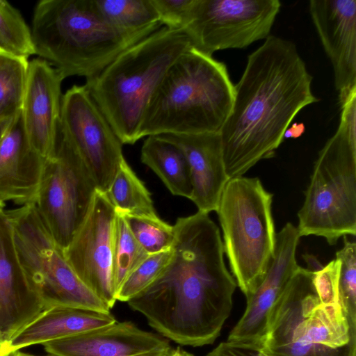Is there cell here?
I'll list each match as a JSON object with an SVG mask.
<instances>
[{
  "mask_svg": "<svg viewBox=\"0 0 356 356\" xmlns=\"http://www.w3.org/2000/svg\"><path fill=\"white\" fill-rule=\"evenodd\" d=\"M300 238L297 227L291 222L276 234L273 257L261 282L246 298L245 310L227 341L261 345L270 309L300 267L296 259Z\"/></svg>",
  "mask_w": 356,
  "mask_h": 356,
  "instance_id": "5bb4252c",
  "label": "cell"
},
{
  "mask_svg": "<svg viewBox=\"0 0 356 356\" xmlns=\"http://www.w3.org/2000/svg\"><path fill=\"white\" fill-rule=\"evenodd\" d=\"M44 310L40 297L19 259L12 226L0 214V332L8 342Z\"/></svg>",
  "mask_w": 356,
  "mask_h": 356,
  "instance_id": "e0dca14e",
  "label": "cell"
},
{
  "mask_svg": "<svg viewBox=\"0 0 356 356\" xmlns=\"http://www.w3.org/2000/svg\"><path fill=\"white\" fill-rule=\"evenodd\" d=\"M0 51L28 59L35 54L31 30L19 11L0 0Z\"/></svg>",
  "mask_w": 356,
  "mask_h": 356,
  "instance_id": "4316f807",
  "label": "cell"
},
{
  "mask_svg": "<svg viewBox=\"0 0 356 356\" xmlns=\"http://www.w3.org/2000/svg\"><path fill=\"white\" fill-rule=\"evenodd\" d=\"M273 197L258 177H234L225 185L216 210L224 254L246 298L261 282L274 255Z\"/></svg>",
  "mask_w": 356,
  "mask_h": 356,
  "instance_id": "ba28073f",
  "label": "cell"
},
{
  "mask_svg": "<svg viewBox=\"0 0 356 356\" xmlns=\"http://www.w3.org/2000/svg\"><path fill=\"white\" fill-rule=\"evenodd\" d=\"M116 319L110 312L69 307H54L42 311L8 342L10 352L35 344L76 335L112 324Z\"/></svg>",
  "mask_w": 356,
  "mask_h": 356,
  "instance_id": "44dd1931",
  "label": "cell"
},
{
  "mask_svg": "<svg viewBox=\"0 0 356 356\" xmlns=\"http://www.w3.org/2000/svg\"><path fill=\"white\" fill-rule=\"evenodd\" d=\"M305 260L307 261L308 268L307 269L316 272L323 268V266L312 255H305Z\"/></svg>",
  "mask_w": 356,
  "mask_h": 356,
  "instance_id": "836d02e7",
  "label": "cell"
},
{
  "mask_svg": "<svg viewBox=\"0 0 356 356\" xmlns=\"http://www.w3.org/2000/svg\"><path fill=\"white\" fill-rule=\"evenodd\" d=\"M54 356H129L170 346L167 339L128 321L45 342Z\"/></svg>",
  "mask_w": 356,
  "mask_h": 356,
  "instance_id": "ffe728a7",
  "label": "cell"
},
{
  "mask_svg": "<svg viewBox=\"0 0 356 356\" xmlns=\"http://www.w3.org/2000/svg\"><path fill=\"white\" fill-rule=\"evenodd\" d=\"M12 118L10 120H0V139L3 136L5 131L8 127Z\"/></svg>",
  "mask_w": 356,
  "mask_h": 356,
  "instance_id": "d590c367",
  "label": "cell"
},
{
  "mask_svg": "<svg viewBox=\"0 0 356 356\" xmlns=\"http://www.w3.org/2000/svg\"><path fill=\"white\" fill-rule=\"evenodd\" d=\"M106 193L116 211L136 216H158L149 191L125 159Z\"/></svg>",
  "mask_w": 356,
  "mask_h": 356,
  "instance_id": "603a6c76",
  "label": "cell"
},
{
  "mask_svg": "<svg viewBox=\"0 0 356 356\" xmlns=\"http://www.w3.org/2000/svg\"><path fill=\"white\" fill-rule=\"evenodd\" d=\"M29 62L0 51V120H10L21 111Z\"/></svg>",
  "mask_w": 356,
  "mask_h": 356,
  "instance_id": "d4e9b609",
  "label": "cell"
},
{
  "mask_svg": "<svg viewBox=\"0 0 356 356\" xmlns=\"http://www.w3.org/2000/svg\"><path fill=\"white\" fill-rule=\"evenodd\" d=\"M140 159L172 195L191 198L192 186L188 165L179 147L157 136H149L143 142Z\"/></svg>",
  "mask_w": 356,
  "mask_h": 356,
  "instance_id": "7402d4cb",
  "label": "cell"
},
{
  "mask_svg": "<svg viewBox=\"0 0 356 356\" xmlns=\"http://www.w3.org/2000/svg\"><path fill=\"white\" fill-rule=\"evenodd\" d=\"M190 47L184 30L163 26L86 80L85 86L122 145L140 139L153 95L170 66Z\"/></svg>",
  "mask_w": 356,
  "mask_h": 356,
  "instance_id": "5b68a950",
  "label": "cell"
},
{
  "mask_svg": "<svg viewBox=\"0 0 356 356\" xmlns=\"http://www.w3.org/2000/svg\"><path fill=\"white\" fill-rule=\"evenodd\" d=\"M5 204L4 202L0 201V214L4 211Z\"/></svg>",
  "mask_w": 356,
  "mask_h": 356,
  "instance_id": "ab89813d",
  "label": "cell"
},
{
  "mask_svg": "<svg viewBox=\"0 0 356 356\" xmlns=\"http://www.w3.org/2000/svg\"><path fill=\"white\" fill-rule=\"evenodd\" d=\"M172 350L173 348L171 346H169L165 348L153 350L129 356H171Z\"/></svg>",
  "mask_w": 356,
  "mask_h": 356,
  "instance_id": "d6a6232c",
  "label": "cell"
},
{
  "mask_svg": "<svg viewBox=\"0 0 356 356\" xmlns=\"http://www.w3.org/2000/svg\"><path fill=\"white\" fill-rule=\"evenodd\" d=\"M226 65L192 46L170 66L145 113L140 138L218 133L232 106Z\"/></svg>",
  "mask_w": 356,
  "mask_h": 356,
  "instance_id": "8992f818",
  "label": "cell"
},
{
  "mask_svg": "<svg viewBox=\"0 0 356 356\" xmlns=\"http://www.w3.org/2000/svg\"><path fill=\"white\" fill-rule=\"evenodd\" d=\"M119 212L123 216L134 238L149 254L172 248L175 239L173 225L168 224L158 216L150 217Z\"/></svg>",
  "mask_w": 356,
  "mask_h": 356,
  "instance_id": "83f0119b",
  "label": "cell"
},
{
  "mask_svg": "<svg viewBox=\"0 0 356 356\" xmlns=\"http://www.w3.org/2000/svg\"><path fill=\"white\" fill-rule=\"evenodd\" d=\"M96 190L83 161L58 128L55 151L45 161L34 204L63 251L85 220Z\"/></svg>",
  "mask_w": 356,
  "mask_h": 356,
  "instance_id": "30bf717a",
  "label": "cell"
},
{
  "mask_svg": "<svg viewBox=\"0 0 356 356\" xmlns=\"http://www.w3.org/2000/svg\"><path fill=\"white\" fill-rule=\"evenodd\" d=\"M172 248L149 254L126 278L115 294L116 300L127 302L151 284L168 264Z\"/></svg>",
  "mask_w": 356,
  "mask_h": 356,
  "instance_id": "f1b7e54d",
  "label": "cell"
},
{
  "mask_svg": "<svg viewBox=\"0 0 356 356\" xmlns=\"http://www.w3.org/2000/svg\"><path fill=\"white\" fill-rule=\"evenodd\" d=\"M179 356H194L193 354L188 353L180 348Z\"/></svg>",
  "mask_w": 356,
  "mask_h": 356,
  "instance_id": "74e56055",
  "label": "cell"
},
{
  "mask_svg": "<svg viewBox=\"0 0 356 356\" xmlns=\"http://www.w3.org/2000/svg\"><path fill=\"white\" fill-rule=\"evenodd\" d=\"M19 259L44 310L58 306L110 309L79 279L39 216L35 204L6 210Z\"/></svg>",
  "mask_w": 356,
  "mask_h": 356,
  "instance_id": "9c48e42d",
  "label": "cell"
},
{
  "mask_svg": "<svg viewBox=\"0 0 356 356\" xmlns=\"http://www.w3.org/2000/svg\"><path fill=\"white\" fill-rule=\"evenodd\" d=\"M172 254L157 277L127 302L180 345L211 344L232 309L236 282L224 261L219 228L208 213L178 218Z\"/></svg>",
  "mask_w": 356,
  "mask_h": 356,
  "instance_id": "6da1fadb",
  "label": "cell"
},
{
  "mask_svg": "<svg viewBox=\"0 0 356 356\" xmlns=\"http://www.w3.org/2000/svg\"><path fill=\"white\" fill-rule=\"evenodd\" d=\"M7 356H34V355H29V354H27V353H22V352H20L19 350H17V351H14V352L10 353Z\"/></svg>",
  "mask_w": 356,
  "mask_h": 356,
  "instance_id": "8d00e7d4",
  "label": "cell"
},
{
  "mask_svg": "<svg viewBox=\"0 0 356 356\" xmlns=\"http://www.w3.org/2000/svg\"><path fill=\"white\" fill-rule=\"evenodd\" d=\"M45 161L29 143L20 111L0 139V201L35 204Z\"/></svg>",
  "mask_w": 356,
  "mask_h": 356,
  "instance_id": "d6986e66",
  "label": "cell"
},
{
  "mask_svg": "<svg viewBox=\"0 0 356 356\" xmlns=\"http://www.w3.org/2000/svg\"><path fill=\"white\" fill-rule=\"evenodd\" d=\"M58 129L79 154L97 189L106 193L122 161V143L84 85L62 96Z\"/></svg>",
  "mask_w": 356,
  "mask_h": 356,
  "instance_id": "7c38bea8",
  "label": "cell"
},
{
  "mask_svg": "<svg viewBox=\"0 0 356 356\" xmlns=\"http://www.w3.org/2000/svg\"><path fill=\"white\" fill-rule=\"evenodd\" d=\"M180 348L173 349L171 356H179Z\"/></svg>",
  "mask_w": 356,
  "mask_h": 356,
  "instance_id": "f35d334b",
  "label": "cell"
},
{
  "mask_svg": "<svg viewBox=\"0 0 356 356\" xmlns=\"http://www.w3.org/2000/svg\"><path fill=\"white\" fill-rule=\"evenodd\" d=\"M156 31L128 32L106 20L94 0H42L35 7L31 34L35 54L64 79H90L120 54Z\"/></svg>",
  "mask_w": 356,
  "mask_h": 356,
  "instance_id": "277c9868",
  "label": "cell"
},
{
  "mask_svg": "<svg viewBox=\"0 0 356 356\" xmlns=\"http://www.w3.org/2000/svg\"><path fill=\"white\" fill-rule=\"evenodd\" d=\"M280 8L278 0H195L183 30L193 47L212 56L266 40Z\"/></svg>",
  "mask_w": 356,
  "mask_h": 356,
  "instance_id": "8fae6325",
  "label": "cell"
},
{
  "mask_svg": "<svg viewBox=\"0 0 356 356\" xmlns=\"http://www.w3.org/2000/svg\"><path fill=\"white\" fill-rule=\"evenodd\" d=\"M309 9L333 67L340 104L356 90V1L311 0Z\"/></svg>",
  "mask_w": 356,
  "mask_h": 356,
  "instance_id": "9a60e30c",
  "label": "cell"
},
{
  "mask_svg": "<svg viewBox=\"0 0 356 356\" xmlns=\"http://www.w3.org/2000/svg\"><path fill=\"white\" fill-rule=\"evenodd\" d=\"M102 15L128 32L157 31L163 25L152 0H94Z\"/></svg>",
  "mask_w": 356,
  "mask_h": 356,
  "instance_id": "cb8c5ba5",
  "label": "cell"
},
{
  "mask_svg": "<svg viewBox=\"0 0 356 356\" xmlns=\"http://www.w3.org/2000/svg\"><path fill=\"white\" fill-rule=\"evenodd\" d=\"M115 218L106 193L97 189L85 220L63 250L76 275L110 309L117 301L113 281Z\"/></svg>",
  "mask_w": 356,
  "mask_h": 356,
  "instance_id": "4fadbf2b",
  "label": "cell"
},
{
  "mask_svg": "<svg viewBox=\"0 0 356 356\" xmlns=\"http://www.w3.org/2000/svg\"><path fill=\"white\" fill-rule=\"evenodd\" d=\"M312 81L289 40L270 35L248 56L234 86L231 111L219 131L229 179L243 176L259 161L274 156L298 113L318 102Z\"/></svg>",
  "mask_w": 356,
  "mask_h": 356,
  "instance_id": "7a4b0ae2",
  "label": "cell"
},
{
  "mask_svg": "<svg viewBox=\"0 0 356 356\" xmlns=\"http://www.w3.org/2000/svg\"><path fill=\"white\" fill-rule=\"evenodd\" d=\"M63 79L45 60L29 62L21 114L29 143L45 160L55 151Z\"/></svg>",
  "mask_w": 356,
  "mask_h": 356,
  "instance_id": "2e32d148",
  "label": "cell"
},
{
  "mask_svg": "<svg viewBox=\"0 0 356 356\" xmlns=\"http://www.w3.org/2000/svg\"><path fill=\"white\" fill-rule=\"evenodd\" d=\"M195 0H152L161 23L170 29H184L188 23Z\"/></svg>",
  "mask_w": 356,
  "mask_h": 356,
  "instance_id": "4dcf8cb0",
  "label": "cell"
},
{
  "mask_svg": "<svg viewBox=\"0 0 356 356\" xmlns=\"http://www.w3.org/2000/svg\"><path fill=\"white\" fill-rule=\"evenodd\" d=\"M179 147L188 163L192 186L190 200L197 211H216L229 178L226 172L218 133L156 135Z\"/></svg>",
  "mask_w": 356,
  "mask_h": 356,
  "instance_id": "ac0fdd59",
  "label": "cell"
},
{
  "mask_svg": "<svg viewBox=\"0 0 356 356\" xmlns=\"http://www.w3.org/2000/svg\"><path fill=\"white\" fill-rule=\"evenodd\" d=\"M206 356H268L259 345L235 341H224Z\"/></svg>",
  "mask_w": 356,
  "mask_h": 356,
  "instance_id": "1f68e13d",
  "label": "cell"
},
{
  "mask_svg": "<svg viewBox=\"0 0 356 356\" xmlns=\"http://www.w3.org/2000/svg\"><path fill=\"white\" fill-rule=\"evenodd\" d=\"M10 353L8 342L4 339L0 332V356H7Z\"/></svg>",
  "mask_w": 356,
  "mask_h": 356,
  "instance_id": "e575fe53",
  "label": "cell"
},
{
  "mask_svg": "<svg viewBox=\"0 0 356 356\" xmlns=\"http://www.w3.org/2000/svg\"><path fill=\"white\" fill-rule=\"evenodd\" d=\"M343 246L336 253L341 263L339 298L350 316L356 319V243L346 236H343Z\"/></svg>",
  "mask_w": 356,
  "mask_h": 356,
  "instance_id": "f546056e",
  "label": "cell"
},
{
  "mask_svg": "<svg viewBox=\"0 0 356 356\" xmlns=\"http://www.w3.org/2000/svg\"><path fill=\"white\" fill-rule=\"evenodd\" d=\"M340 107L339 126L318 153L298 213L300 237L321 236L330 245L356 234V90Z\"/></svg>",
  "mask_w": 356,
  "mask_h": 356,
  "instance_id": "52a82bcc",
  "label": "cell"
},
{
  "mask_svg": "<svg viewBox=\"0 0 356 356\" xmlns=\"http://www.w3.org/2000/svg\"><path fill=\"white\" fill-rule=\"evenodd\" d=\"M300 267L270 309L260 345L268 356H356V319L339 289L313 281Z\"/></svg>",
  "mask_w": 356,
  "mask_h": 356,
  "instance_id": "3957f363",
  "label": "cell"
},
{
  "mask_svg": "<svg viewBox=\"0 0 356 356\" xmlns=\"http://www.w3.org/2000/svg\"><path fill=\"white\" fill-rule=\"evenodd\" d=\"M149 255L133 236L122 213L116 211L113 249V281L115 294L126 278Z\"/></svg>",
  "mask_w": 356,
  "mask_h": 356,
  "instance_id": "484cf974",
  "label": "cell"
}]
</instances>
